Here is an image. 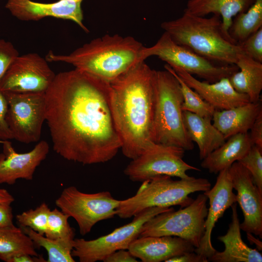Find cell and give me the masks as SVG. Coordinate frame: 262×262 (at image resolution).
I'll list each match as a JSON object with an SVG mask.
<instances>
[{
  "label": "cell",
  "mask_w": 262,
  "mask_h": 262,
  "mask_svg": "<svg viewBox=\"0 0 262 262\" xmlns=\"http://www.w3.org/2000/svg\"><path fill=\"white\" fill-rule=\"evenodd\" d=\"M120 201L107 191L88 194L71 186L63 190L55 204L63 213L76 220L80 234L85 235L98 222L116 215Z\"/></svg>",
  "instance_id": "cell-10"
},
{
  "label": "cell",
  "mask_w": 262,
  "mask_h": 262,
  "mask_svg": "<svg viewBox=\"0 0 262 262\" xmlns=\"http://www.w3.org/2000/svg\"><path fill=\"white\" fill-rule=\"evenodd\" d=\"M207 196L199 194L188 206L158 214L146 222L139 237L173 236L182 238L198 248L204 234Z\"/></svg>",
  "instance_id": "cell-7"
},
{
  "label": "cell",
  "mask_w": 262,
  "mask_h": 262,
  "mask_svg": "<svg viewBox=\"0 0 262 262\" xmlns=\"http://www.w3.org/2000/svg\"><path fill=\"white\" fill-rule=\"evenodd\" d=\"M210 182L205 178L180 179L161 175L142 183L136 194L120 200L116 208V215L121 218H129L144 210L153 207H171L189 205L193 199L189 196L196 192H205L211 188Z\"/></svg>",
  "instance_id": "cell-6"
},
{
  "label": "cell",
  "mask_w": 262,
  "mask_h": 262,
  "mask_svg": "<svg viewBox=\"0 0 262 262\" xmlns=\"http://www.w3.org/2000/svg\"><path fill=\"white\" fill-rule=\"evenodd\" d=\"M15 200L14 197L4 189H0V203L11 205Z\"/></svg>",
  "instance_id": "cell-41"
},
{
  "label": "cell",
  "mask_w": 262,
  "mask_h": 262,
  "mask_svg": "<svg viewBox=\"0 0 262 262\" xmlns=\"http://www.w3.org/2000/svg\"><path fill=\"white\" fill-rule=\"evenodd\" d=\"M227 139L202 160V168L211 173H218L243 158L253 146L248 132L238 133Z\"/></svg>",
  "instance_id": "cell-23"
},
{
  "label": "cell",
  "mask_w": 262,
  "mask_h": 262,
  "mask_svg": "<svg viewBox=\"0 0 262 262\" xmlns=\"http://www.w3.org/2000/svg\"><path fill=\"white\" fill-rule=\"evenodd\" d=\"M83 0H59L42 3L32 0H7L5 8L22 21H38L46 17L71 20L84 31L89 32L83 23L82 3Z\"/></svg>",
  "instance_id": "cell-15"
},
{
  "label": "cell",
  "mask_w": 262,
  "mask_h": 262,
  "mask_svg": "<svg viewBox=\"0 0 262 262\" xmlns=\"http://www.w3.org/2000/svg\"><path fill=\"white\" fill-rule=\"evenodd\" d=\"M195 247L188 241L177 236L139 237L129 246L128 250L143 262H166L167 260Z\"/></svg>",
  "instance_id": "cell-19"
},
{
  "label": "cell",
  "mask_w": 262,
  "mask_h": 262,
  "mask_svg": "<svg viewBox=\"0 0 262 262\" xmlns=\"http://www.w3.org/2000/svg\"><path fill=\"white\" fill-rule=\"evenodd\" d=\"M173 210L172 207L148 208L134 216L131 222L106 235L91 240L74 239L72 256L77 257L80 262L103 261L117 250L128 249L130 245L139 237L143 226L148 220L158 214Z\"/></svg>",
  "instance_id": "cell-9"
},
{
  "label": "cell",
  "mask_w": 262,
  "mask_h": 262,
  "mask_svg": "<svg viewBox=\"0 0 262 262\" xmlns=\"http://www.w3.org/2000/svg\"><path fill=\"white\" fill-rule=\"evenodd\" d=\"M69 217V215L56 208L50 210L44 235L51 239L74 241L75 233L68 223Z\"/></svg>",
  "instance_id": "cell-30"
},
{
  "label": "cell",
  "mask_w": 262,
  "mask_h": 262,
  "mask_svg": "<svg viewBox=\"0 0 262 262\" xmlns=\"http://www.w3.org/2000/svg\"><path fill=\"white\" fill-rule=\"evenodd\" d=\"M8 102L4 94L0 90V141L13 139L6 122Z\"/></svg>",
  "instance_id": "cell-35"
},
{
  "label": "cell",
  "mask_w": 262,
  "mask_h": 262,
  "mask_svg": "<svg viewBox=\"0 0 262 262\" xmlns=\"http://www.w3.org/2000/svg\"><path fill=\"white\" fill-rule=\"evenodd\" d=\"M48 61L36 53L18 55L0 81L2 92H46L55 75Z\"/></svg>",
  "instance_id": "cell-13"
},
{
  "label": "cell",
  "mask_w": 262,
  "mask_h": 262,
  "mask_svg": "<svg viewBox=\"0 0 262 262\" xmlns=\"http://www.w3.org/2000/svg\"><path fill=\"white\" fill-rule=\"evenodd\" d=\"M255 1V0H189L184 12L200 16H205L211 13L219 15L222 19L224 33L228 37L232 39L228 31L233 17L239 13L246 12Z\"/></svg>",
  "instance_id": "cell-24"
},
{
  "label": "cell",
  "mask_w": 262,
  "mask_h": 262,
  "mask_svg": "<svg viewBox=\"0 0 262 262\" xmlns=\"http://www.w3.org/2000/svg\"><path fill=\"white\" fill-rule=\"evenodd\" d=\"M172 69L215 110L229 109L250 102L246 95L240 93L233 88L229 78L211 83L199 81L181 68Z\"/></svg>",
  "instance_id": "cell-18"
},
{
  "label": "cell",
  "mask_w": 262,
  "mask_h": 262,
  "mask_svg": "<svg viewBox=\"0 0 262 262\" xmlns=\"http://www.w3.org/2000/svg\"><path fill=\"white\" fill-rule=\"evenodd\" d=\"M247 236V239L249 240V241H252V243L254 242L256 245L258 246L259 248H260L261 250L262 249V243L260 242L259 240H257V241L256 240H257L256 238H255L252 236V234L246 233Z\"/></svg>",
  "instance_id": "cell-42"
},
{
  "label": "cell",
  "mask_w": 262,
  "mask_h": 262,
  "mask_svg": "<svg viewBox=\"0 0 262 262\" xmlns=\"http://www.w3.org/2000/svg\"><path fill=\"white\" fill-rule=\"evenodd\" d=\"M249 134L252 145L262 150V112L255 120Z\"/></svg>",
  "instance_id": "cell-36"
},
{
  "label": "cell",
  "mask_w": 262,
  "mask_h": 262,
  "mask_svg": "<svg viewBox=\"0 0 262 262\" xmlns=\"http://www.w3.org/2000/svg\"><path fill=\"white\" fill-rule=\"evenodd\" d=\"M183 96L180 82L169 71H155L153 138L156 143L191 150L194 144L182 117Z\"/></svg>",
  "instance_id": "cell-5"
},
{
  "label": "cell",
  "mask_w": 262,
  "mask_h": 262,
  "mask_svg": "<svg viewBox=\"0 0 262 262\" xmlns=\"http://www.w3.org/2000/svg\"><path fill=\"white\" fill-rule=\"evenodd\" d=\"M231 222L226 234L219 236L218 239L222 242L225 249L216 251L208 258L214 262H262V255L256 249L249 247L242 240L240 222L235 203L231 206Z\"/></svg>",
  "instance_id": "cell-20"
},
{
  "label": "cell",
  "mask_w": 262,
  "mask_h": 262,
  "mask_svg": "<svg viewBox=\"0 0 262 262\" xmlns=\"http://www.w3.org/2000/svg\"><path fill=\"white\" fill-rule=\"evenodd\" d=\"M18 55V51L12 43L0 39V81L11 64Z\"/></svg>",
  "instance_id": "cell-34"
},
{
  "label": "cell",
  "mask_w": 262,
  "mask_h": 262,
  "mask_svg": "<svg viewBox=\"0 0 262 262\" xmlns=\"http://www.w3.org/2000/svg\"><path fill=\"white\" fill-rule=\"evenodd\" d=\"M237 162L250 172L255 184L262 193V150L253 145L247 154Z\"/></svg>",
  "instance_id": "cell-32"
},
{
  "label": "cell",
  "mask_w": 262,
  "mask_h": 262,
  "mask_svg": "<svg viewBox=\"0 0 262 262\" xmlns=\"http://www.w3.org/2000/svg\"><path fill=\"white\" fill-rule=\"evenodd\" d=\"M209 199V208L205 221L204 234L198 248L194 251L207 259L216 251L211 242V234L215 223L225 212L235 203L236 195L233 192L229 168L218 173L214 185L203 193Z\"/></svg>",
  "instance_id": "cell-16"
},
{
  "label": "cell",
  "mask_w": 262,
  "mask_h": 262,
  "mask_svg": "<svg viewBox=\"0 0 262 262\" xmlns=\"http://www.w3.org/2000/svg\"><path fill=\"white\" fill-rule=\"evenodd\" d=\"M46 262L42 256L23 254L12 258L9 262Z\"/></svg>",
  "instance_id": "cell-40"
},
{
  "label": "cell",
  "mask_w": 262,
  "mask_h": 262,
  "mask_svg": "<svg viewBox=\"0 0 262 262\" xmlns=\"http://www.w3.org/2000/svg\"><path fill=\"white\" fill-rule=\"evenodd\" d=\"M4 94L8 102L6 120L13 139L25 144L38 141L46 120L45 92Z\"/></svg>",
  "instance_id": "cell-12"
},
{
  "label": "cell",
  "mask_w": 262,
  "mask_h": 262,
  "mask_svg": "<svg viewBox=\"0 0 262 262\" xmlns=\"http://www.w3.org/2000/svg\"><path fill=\"white\" fill-rule=\"evenodd\" d=\"M161 26L177 44L222 65H235L237 54L242 50L240 44L224 33L218 14L208 18L184 12L177 19L163 22Z\"/></svg>",
  "instance_id": "cell-4"
},
{
  "label": "cell",
  "mask_w": 262,
  "mask_h": 262,
  "mask_svg": "<svg viewBox=\"0 0 262 262\" xmlns=\"http://www.w3.org/2000/svg\"><path fill=\"white\" fill-rule=\"evenodd\" d=\"M261 112V99L229 109L215 110L213 124L227 140L238 133H247Z\"/></svg>",
  "instance_id": "cell-21"
},
{
  "label": "cell",
  "mask_w": 262,
  "mask_h": 262,
  "mask_svg": "<svg viewBox=\"0 0 262 262\" xmlns=\"http://www.w3.org/2000/svg\"><path fill=\"white\" fill-rule=\"evenodd\" d=\"M233 189L237 192L236 201L241 207L243 222L241 229L262 237V193L255 184L250 172L239 162L229 168Z\"/></svg>",
  "instance_id": "cell-14"
},
{
  "label": "cell",
  "mask_w": 262,
  "mask_h": 262,
  "mask_svg": "<svg viewBox=\"0 0 262 262\" xmlns=\"http://www.w3.org/2000/svg\"><path fill=\"white\" fill-rule=\"evenodd\" d=\"M152 56H157L165 62L172 68H181L211 83L223 78H229L239 70L236 65L214 64L208 59L177 44L165 32L154 45L144 47L142 50L144 60Z\"/></svg>",
  "instance_id": "cell-8"
},
{
  "label": "cell",
  "mask_w": 262,
  "mask_h": 262,
  "mask_svg": "<svg viewBox=\"0 0 262 262\" xmlns=\"http://www.w3.org/2000/svg\"><path fill=\"white\" fill-rule=\"evenodd\" d=\"M109 82L78 69L62 72L45 92L54 151L82 164L112 160L121 143L111 109Z\"/></svg>",
  "instance_id": "cell-1"
},
{
  "label": "cell",
  "mask_w": 262,
  "mask_h": 262,
  "mask_svg": "<svg viewBox=\"0 0 262 262\" xmlns=\"http://www.w3.org/2000/svg\"><path fill=\"white\" fill-rule=\"evenodd\" d=\"M0 154V184H13L18 179L32 180L37 167L47 156L49 147L42 140L31 151L19 153L8 140L3 141Z\"/></svg>",
  "instance_id": "cell-17"
},
{
  "label": "cell",
  "mask_w": 262,
  "mask_h": 262,
  "mask_svg": "<svg viewBox=\"0 0 262 262\" xmlns=\"http://www.w3.org/2000/svg\"><path fill=\"white\" fill-rule=\"evenodd\" d=\"M164 68L173 73L180 82L183 98L181 106L182 111L190 112L212 119L215 109L186 84L168 65L166 64Z\"/></svg>",
  "instance_id": "cell-29"
},
{
  "label": "cell",
  "mask_w": 262,
  "mask_h": 262,
  "mask_svg": "<svg viewBox=\"0 0 262 262\" xmlns=\"http://www.w3.org/2000/svg\"><path fill=\"white\" fill-rule=\"evenodd\" d=\"M207 258L196 253L195 251L187 252L179 256L172 257L165 262H207Z\"/></svg>",
  "instance_id": "cell-38"
},
{
  "label": "cell",
  "mask_w": 262,
  "mask_h": 262,
  "mask_svg": "<svg viewBox=\"0 0 262 262\" xmlns=\"http://www.w3.org/2000/svg\"><path fill=\"white\" fill-rule=\"evenodd\" d=\"M238 70L229 79L233 88L246 95L250 102L261 100L262 90V63L253 59L243 51L237 54L235 64Z\"/></svg>",
  "instance_id": "cell-25"
},
{
  "label": "cell",
  "mask_w": 262,
  "mask_h": 262,
  "mask_svg": "<svg viewBox=\"0 0 262 262\" xmlns=\"http://www.w3.org/2000/svg\"><path fill=\"white\" fill-rule=\"evenodd\" d=\"M155 71L144 61L110 83L111 109L121 149L131 160L155 143Z\"/></svg>",
  "instance_id": "cell-2"
},
{
  "label": "cell",
  "mask_w": 262,
  "mask_h": 262,
  "mask_svg": "<svg viewBox=\"0 0 262 262\" xmlns=\"http://www.w3.org/2000/svg\"><path fill=\"white\" fill-rule=\"evenodd\" d=\"M35 246L43 247L48 253L47 262H74L71 252L74 241L51 239L41 235L31 228L21 227Z\"/></svg>",
  "instance_id": "cell-28"
},
{
  "label": "cell",
  "mask_w": 262,
  "mask_h": 262,
  "mask_svg": "<svg viewBox=\"0 0 262 262\" xmlns=\"http://www.w3.org/2000/svg\"><path fill=\"white\" fill-rule=\"evenodd\" d=\"M184 151L176 146L155 143L131 160L124 173L130 180L142 182L161 175L189 179L191 177L187 174V171L200 169L183 161Z\"/></svg>",
  "instance_id": "cell-11"
},
{
  "label": "cell",
  "mask_w": 262,
  "mask_h": 262,
  "mask_svg": "<svg viewBox=\"0 0 262 262\" xmlns=\"http://www.w3.org/2000/svg\"><path fill=\"white\" fill-rule=\"evenodd\" d=\"M104 262H137V258L130 252L124 249L117 250L106 257Z\"/></svg>",
  "instance_id": "cell-37"
},
{
  "label": "cell",
  "mask_w": 262,
  "mask_h": 262,
  "mask_svg": "<svg viewBox=\"0 0 262 262\" xmlns=\"http://www.w3.org/2000/svg\"><path fill=\"white\" fill-rule=\"evenodd\" d=\"M35 245L21 227L0 228V259L9 262L13 257L23 254L38 256Z\"/></svg>",
  "instance_id": "cell-26"
},
{
  "label": "cell",
  "mask_w": 262,
  "mask_h": 262,
  "mask_svg": "<svg viewBox=\"0 0 262 262\" xmlns=\"http://www.w3.org/2000/svg\"><path fill=\"white\" fill-rule=\"evenodd\" d=\"M240 44L245 54L262 63V27Z\"/></svg>",
  "instance_id": "cell-33"
},
{
  "label": "cell",
  "mask_w": 262,
  "mask_h": 262,
  "mask_svg": "<svg viewBox=\"0 0 262 262\" xmlns=\"http://www.w3.org/2000/svg\"><path fill=\"white\" fill-rule=\"evenodd\" d=\"M13 218L12 209L10 205L0 203V228L14 226Z\"/></svg>",
  "instance_id": "cell-39"
},
{
  "label": "cell",
  "mask_w": 262,
  "mask_h": 262,
  "mask_svg": "<svg viewBox=\"0 0 262 262\" xmlns=\"http://www.w3.org/2000/svg\"><path fill=\"white\" fill-rule=\"evenodd\" d=\"M144 46L134 38L118 34H105L95 38L67 55L49 51L45 57L48 62L70 64L110 83L139 63Z\"/></svg>",
  "instance_id": "cell-3"
},
{
  "label": "cell",
  "mask_w": 262,
  "mask_h": 262,
  "mask_svg": "<svg viewBox=\"0 0 262 262\" xmlns=\"http://www.w3.org/2000/svg\"><path fill=\"white\" fill-rule=\"evenodd\" d=\"M182 117L190 139L198 147L200 160L226 141L223 134L212 123V119L186 111L182 112Z\"/></svg>",
  "instance_id": "cell-22"
},
{
  "label": "cell",
  "mask_w": 262,
  "mask_h": 262,
  "mask_svg": "<svg viewBox=\"0 0 262 262\" xmlns=\"http://www.w3.org/2000/svg\"><path fill=\"white\" fill-rule=\"evenodd\" d=\"M234 17L228 33L235 43L240 44L262 27V0H255L246 12Z\"/></svg>",
  "instance_id": "cell-27"
},
{
  "label": "cell",
  "mask_w": 262,
  "mask_h": 262,
  "mask_svg": "<svg viewBox=\"0 0 262 262\" xmlns=\"http://www.w3.org/2000/svg\"><path fill=\"white\" fill-rule=\"evenodd\" d=\"M50 211L48 205L43 202L35 209H30L16 215L20 227H28L44 235L47 228L48 219Z\"/></svg>",
  "instance_id": "cell-31"
}]
</instances>
